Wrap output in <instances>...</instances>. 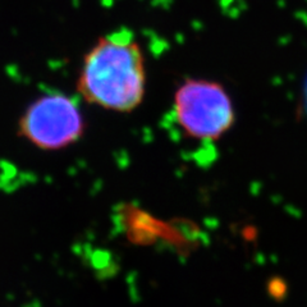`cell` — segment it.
<instances>
[{
	"instance_id": "cell-1",
	"label": "cell",
	"mask_w": 307,
	"mask_h": 307,
	"mask_svg": "<svg viewBox=\"0 0 307 307\" xmlns=\"http://www.w3.org/2000/svg\"><path fill=\"white\" fill-rule=\"evenodd\" d=\"M146 59L127 29L100 36L82 58L76 91L85 102L113 113H132L146 96Z\"/></svg>"
},
{
	"instance_id": "cell-2",
	"label": "cell",
	"mask_w": 307,
	"mask_h": 307,
	"mask_svg": "<svg viewBox=\"0 0 307 307\" xmlns=\"http://www.w3.org/2000/svg\"><path fill=\"white\" fill-rule=\"evenodd\" d=\"M172 114L186 137L201 142L218 141L236 124V106L221 82L191 77L177 86Z\"/></svg>"
},
{
	"instance_id": "cell-3",
	"label": "cell",
	"mask_w": 307,
	"mask_h": 307,
	"mask_svg": "<svg viewBox=\"0 0 307 307\" xmlns=\"http://www.w3.org/2000/svg\"><path fill=\"white\" fill-rule=\"evenodd\" d=\"M18 134L42 151H59L76 144L86 131L79 101L61 91L32 100L18 121Z\"/></svg>"
}]
</instances>
